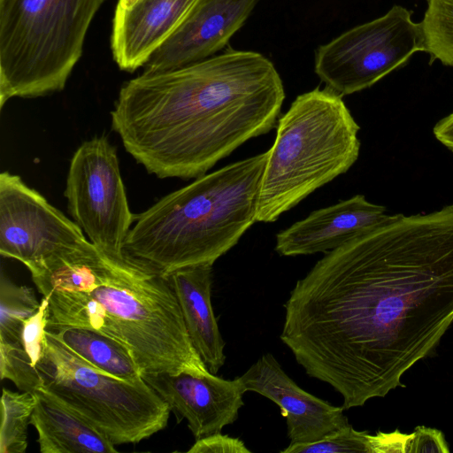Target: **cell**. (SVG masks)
Segmentation results:
<instances>
[{
  "label": "cell",
  "mask_w": 453,
  "mask_h": 453,
  "mask_svg": "<svg viewBox=\"0 0 453 453\" xmlns=\"http://www.w3.org/2000/svg\"><path fill=\"white\" fill-rule=\"evenodd\" d=\"M453 321V204L388 215L326 252L285 303L280 340L343 408L404 387Z\"/></svg>",
  "instance_id": "6da1fadb"
},
{
  "label": "cell",
  "mask_w": 453,
  "mask_h": 453,
  "mask_svg": "<svg viewBox=\"0 0 453 453\" xmlns=\"http://www.w3.org/2000/svg\"><path fill=\"white\" fill-rule=\"evenodd\" d=\"M284 98L267 58L230 49L126 81L111 111V127L149 173L196 179L274 127Z\"/></svg>",
  "instance_id": "7a4b0ae2"
},
{
  "label": "cell",
  "mask_w": 453,
  "mask_h": 453,
  "mask_svg": "<svg viewBox=\"0 0 453 453\" xmlns=\"http://www.w3.org/2000/svg\"><path fill=\"white\" fill-rule=\"evenodd\" d=\"M32 280L49 300L46 330L80 327L103 334L129 350L142 374L210 372L166 277L92 245Z\"/></svg>",
  "instance_id": "3957f363"
},
{
  "label": "cell",
  "mask_w": 453,
  "mask_h": 453,
  "mask_svg": "<svg viewBox=\"0 0 453 453\" xmlns=\"http://www.w3.org/2000/svg\"><path fill=\"white\" fill-rule=\"evenodd\" d=\"M268 151L196 178L135 215L125 258L160 276L210 264L231 250L257 222Z\"/></svg>",
  "instance_id": "277c9868"
},
{
  "label": "cell",
  "mask_w": 453,
  "mask_h": 453,
  "mask_svg": "<svg viewBox=\"0 0 453 453\" xmlns=\"http://www.w3.org/2000/svg\"><path fill=\"white\" fill-rule=\"evenodd\" d=\"M360 127L342 100L326 87L296 96L278 120L268 150L257 222L276 221L305 197L345 173L360 151Z\"/></svg>",
  "instance_id": "5b68a950"
},
{
  "label": "cell",
  "mask_w": 453,
  "mask_h": 453,
  "mask_svg": "<svg viewBox=\"0 0 453 453\" xmlns=\"http://www.w3.org/2000/svg\"><path fill=\"white\" fill-rule=\"evenodd\" d=\"M105 0H0V108L65 88Z\"/></svg>",
  "instance_id": "8992f818"
},
{
  "label": "cell",
  "mask_w": 453,
  "mask_h": 453,
  "mask_svg": "<svg viewBox=\"0 0 453 453\" xmlns=\"http://www.w3.org/2000/svg\"><path fill=\"white\" fill-rule=\"evenodd\" d=\"M36 365L45 391L114 445L137 443L164 429L171 410L143 380L127 381L101 372L47 332Z\"/></svg>",
  "instance_id": "52a82bcc"
},
{
  "label": "cell",
  "mask_w": 453,
  "mask_h": 453,
  "mask_svg": "<svg viewBox=\"0 0 453 453\" xmlns=\"http://www.w3.org/2000/svg\"><path fill=\"white\" fill-rule=\"evenodd\" d=\"M418 51H426L421 23L395 5L319 46L314 70L326 87L347 96L370 88Z\"/></svg>",
  "instance_id": "ba28073f"
},
{
  "label": "cell",
  "mask_w": 453,
  "mask_h": 453,
  "mask_svg": "<svg viewBox=\"0 0 453 453\" xmlns=\"http://www.w3.org/2000/svg\"><path fill=\"white\" fill-rule=\"evenodd\" d=\"M64 195L73 220L88 240L109 256L126 259L123 248L135 215L129 208L116 148L106 136L85 141L75 150Z\"/></svg>",
  "instance_id": "9c48e42d"
},
{
  "label": "cell",
  "mask_w": 453,
  "mask_h": 453,
  "mask_svg": "<svg viewBox=\"0 0 453 453\" xmlns=\"http://www.w3.org/2000/svg\"><path fill=\"white\" fill-rule=\"evenodd\" d=\"M82 229L19 175L0 174V254L36 274L90 246Z\"/></svg>",
  "instance_id": "30bf717a"
},
{
  "label": "cell",
  "mask_w": 453,
  "mask_h": 453,
  "mask_svg": "<svg viewBox=\"0 0 453 453\" xmlns=\"http://www.w3.org/2000/svg\"><path fill=\"white\" fill-rule=\"evenodd\" d=\"M142 379L168 404L180 421L185 418L196 440L220 433L238 418L245 390L238 378L229 380L211 372H159Z\"/></svg>",
  "instance_id": "8fae6325"
},
{
  "label": "cell",
  "mask_w": 453,
  "mask_h": 453,
  "mask_svg": "<svg viewBox=\"0 0 453 453\" xmlns=\"http://www.w3.org/2000/svg\"><path fill=\"white\" fill-rule=\"evenodd\" d=\"M238 380L245 392L262 395L280 408L290 445L324 440L349 425L343 407L302 389L272 354L263 355Z\"/></svg>",
  "instance_id": "7c38bea8"
},
{
  "label": "cell",
  "mask_w": 453,
  "mask_h": 453,
  "mask_svg": "<svg viewBox=\"0 0 453 453\" xmlns=\"http://www.w3.org/2000/svg\"><path fill=\"white\" fill-rule=\"evenodd\" d=\"M258 0H198L175 32L150 57L143 73L216 55L244 24Z\"/></svg>",
  "instance_id": "4fadbf2b"
},
{
  "label": "cell",
  "mask_w": 453,
  "mask_h": 453,
  "mask_svg": "<svg viewBox=\"0 0 453 453\" xmlns=\"http://www.w3.org/2000/svg\"><path fill=\"white\" fill-rule=\"evenodd\" d=\"M198 0H139L116 6L111 49L117 65L133 73L180 26Z\"/></svg>",
  "instance_id": "5bb4252c"
},
{
  "label": "cell",
  "mask_w": 453,
  "mask_h": 453,
  "mask_svg": "<svg viewBox=\"0 0 453 453\" xmlns=\"http://www.w3.org/2000/svg\"><path fill=\"white\" fill-rule=\"evenodd\" d=\"M386 216V207L356 195L314 211L278 233L275 250L285 257L326 253Z\"/></svg>",
  "instance_id": "9a60e30c"
},
{
  "label": "cell",
  "mask_w": 453,
  "mask_h": 453,
  "mask_svg": "<svg viewBox=\"0 0 453 453\" xmlns=\"http://www.w3.org/2000/svg\"><path fill=\"white\" fill-rule=\"evenodd\" d=\"M166 277L178 300L190 340L210 372L223 366L225 342L214 316L211 289L212 265L184 267Z\"/></svg>",
  "instance_id": "2e32d148"
},
{
  "label": "cell",
  "mask_w": 453,
  "mask_h": 453,
  "mask_svg": "<svg viewBox=\"0 0 453 453\" xmlns=\"http://www.w3.org/2000/svg\"><path fill=\"white\" fill-rule=\"evenodd\" d=\"M36 403L30 425L38 433L42 453H117L109 439L43 390L35 392Z\"/></svg>",
  "instance_id": "e0dca14e"
},
{
  "label": "cell",
  "mask_w": 453,
  "mask_h": 453,
  "mask_svg": "<svg viewBox=\"0 0 453 453\" xmlns=\"http://www.w3.org/2000/svg\"><path fill=\"white\" fill-rule=\"evenodd\" d=\"M73 355L97 371L127 381L142 379L129 350L98 332L80 327L47 330Z\"/></svg>",
  "instance_id": "ac0fdd59"
},
{
  "label": "cell",
  "mask_w": 453,
  "mask_h": 453,
  "mask_svg": "<svg viewBox=\"0 0 453 453\" xmlns=\"http://www.w3.org/2000/svg\"><path fill=\"white\" fill-rule=\"evenodd\" d=\"M36 403L35 393L3 388L1 397L0 453H24L27 428Z\"/></svg>",
  "instance_id": "d6986e66"
},
{
  "label": "cell",
  "mask_w": 453,
  "mask_h": 453,
  "mask_svg": "<svg viewBox=\"0 0 453 453\" xmlns=\"http://www.w3.org/2000/svg\"><path fill=\"white\" fill-rule=\"evenodd\" d=\"M395 447L393 433L378 432L375 435L357 431L350 425L324 440L306 444L288 445L282 453H386Z\"/></svg>",
  "instance_id": "ffe728a7"
},
{
  "label": "cell",
  "mask_w": 453,
  "mask_h": 453,
  "mask_svg": "<svg viewBox=\"0 0 453 453\" xmlns=\"http://www.w3.org/2000/svg\"><path fill=\"white\" fill-rule=\"evenodd\" d=\"M40 303L33 288L11 281L2 270L0 279V343L20 342L25 319L37 311Z\"/></svg>",
  "instance_id": "44dd1931"
},
{
  "label": "cell",
  "mask_w": 453,
  "mask_h": 453,
  "mask_svg": "<svg viewBox=\"0 0 453 453\" xmlns=\"http://www.w3.org/2000/svg\"><path fill=\"white\" fill-rule=\"evenodd\" d=\"M423 20L426 51L431 62L453 66V0H427Z\"/></svg>",
  "instance_id": "7402d4cb"
},
{
  "label": "cell",
  "mask_w": 453,
  "mask_h": 453,
  "mask_svg": "<svg viewBox=\"0 0 453 453\" xmlns=\"http://www.w3.org/2000/svg\"><path fill=\"white\" fill-rule=\"evenodd\" d=\"M0 377L10 380L20 391L35 393L42 388L40 373L20 343H0Z\"/></svg>",
  "instance_id": "603a6c76"
},
{
  "label": "cell",
  "mask_w": 453,
  "mask_h": 453,
  "mask_svg": "<svg viewBox=\"0 0 453 453\" xmlns=\"http://www.w3.org/2000/svg\"><path fill=\"white\" fill-rule=\"evenodd\" d=\"M40 303L37 311L25 319L20 334V344L35 368L48 343L46 327L49 300L43 296Z\"/></svg>",
  "instance_id": "cb8c5ba5"
},
{
  "label": "cell",
  "mask_w": 453,
  "mask_h": 453,
  "mask_svg": "<svg viewBox=\"0 0 453 453\" xmlns=\"http://www.w3.org/2000/svg\"><path fill=\"white\" fill-rule=\"evenodd\" d=\"M449 449L441 431L418 426L407 441L405 453H449Z\"/></svg>",
  "instance_id": "d4e9b609"
},
{
  "label": "cell",
  "mask_w": 453,
  "mask_h": 453,
  "mask_svg": "<svg viewBox=\"0 0 453 453\" xmlns=\"http://www.w3.org/2000/svg\"><path fill=\"white\" fill-rule=\"evenodd\" d=\"M188 453H250L239 438L216 433L201 439L187 450Z\"/></svg>",
  "instance_id": "484cf974"
},
{
  "label": "cell",
  "mask_w": 453,
  "mask_h": 453,
  "mask_svg": "<svg viewBox=\"0 0 453 453\" xmlns=\"http://www.w3.org/2000/svg\"><path fill=\"white\" fill-rule=\"evenodd\" d=\"M433 133L441 144L453 152V112L439 120Z\"/></svg>",
  "instance_id": "4316f807"
},
{
  "label": "cell",
  "mask_w": 453,
  "mask_h": 453,
  "mask_svg": "<svg viewBox=\"0 0 453 453\" xmlns=\"http://www.w3.org/2000/svg\"><path fill=\"white\" fill-rule=\"evenodd\" d=\"M139 0H119L117 6L121 8H130Z\"/></svg>",
  "instance_id": "83f0119b"
}]
</instances>
